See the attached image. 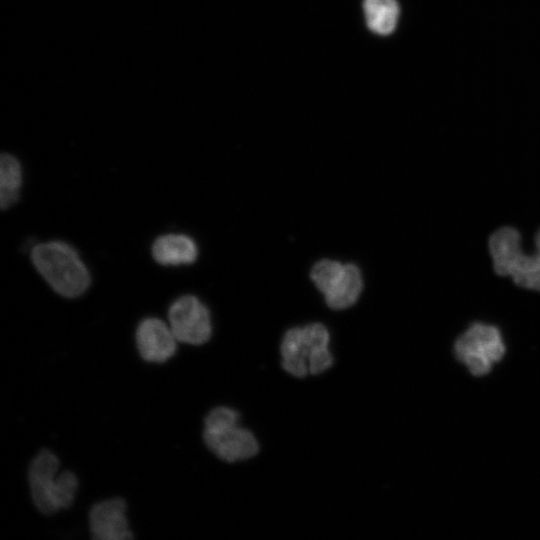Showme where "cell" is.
I'll return each mask as SVG.
<instances>
[{"label": "cell", "instance_id": "1", "mask_svg": "<svg viewBox=\"0 0 540 540\" xmlns=\"http://www.w3.org/2000/svg\"><path fill=\"white\" fill-rule=\"evenodd\" d=\"M493 271L509 278L517 287L540 292V227L532 242L511 225L500 226L488 237Z\"/></svg>", "mask_w": 540, "mask_h": 540}, {"label": "cell", "instance_id": "2", "mask_svg": "<svg viewBox=\"0 0 540 540\" xmlns=\"http://www.w3.org/2000/svg\"><path fill=\"white\" fill-rule=\"evenodd\" d=\"M454 359L474 378L489 375L507 353L502 327L484 319H472L458 332L451 346Z\"/></svg>", "mask_w": 540, "mask_h": 540}, {"label": "cell", "instance_id": "3", "mask_svg": "<svg viewBox=\"0 0 540 540\" xmlns=\"http://www.w3.org/2000/svg\"><path fill=\"white\" fill-rule=\"evenodd\" d=\"M31 259L46 282L64 297H78L90 284L85 264L77 252L64 242L50 241L36 245L31 251Z\"/></svg>", "mask_w": 540, "mask_h": 540}, {"label": "cell", "instance_id": "4", "mask_svg": "<svg viewBox=\"0 0 540 540\" xmlns=\"http://www.w3.org/2000/svg\"><path fill=\"white\" fill-rule=\"evenodd\" d=\"M59 460L47 449L41 450L31 461L28 483L36 508L46 515L69 508L78 489V479L71 471L59 473Z\"/></svg>", "mask_w": 540, "mask_h": 540}, {"label": "cell", "instance_id": "5", "mask_svg": "<svg viewBox=\"0 0 540 540\" xmlns=\"http://www.w3.org/2000/svg\"><path fill=\"white\" fill-rule=\"evenodd\" d=\"M329 332L320 323L289 329L283 336L280 352L283 369L294 377L320 374L333 364L328 349Z\"/></svg>", "mask_w": 540, "mask_h": 540}, {"label": "cell", "instance_id": "6", "mask_svg": "<svg viewBox=\"0 0 540 540\" xmlns=\"http://www.w3.org/2000/svg\"><path fill=\"white\" fill-rule=\"evenodd\" d=\"M239 419L237 411L219 406L212 409L204 420V443L219 459L229 463L251 458L259 450L254 434L240 427Z\"/></svg>", "mask_w": 540, "mask_h": 540}, {"label": "cell", "instance_id": "7", "mask_svg": "<svg viewBox=\"0 0 540 540\" xmlns=\"http://www.w3.org/2000/svg\"><path fill=\"white\" fill-rule=\"evenodd\" d=\"M168 320L172 332L180 342L198 346L211 337L209 310L193 295L176 299L168 310Z\"/></svg>", "mask_w": 540, "mask_h": 540}, {"label": "cell", "instance_id": "8", "mask_svg": "<svg viewBox=\"0 0 540 540\" xmlns=\"http://www.w3.org/2000/svg\"><path fill=\"white\" fill-rule=\"evenodd\" d=\"M127 505L115 497L95 503L89 511V527L97 540H127L133 537L126 517Z\"/></svg>", "mask_w": 540, "mask_h": 540}, {"label": "cell", "instance_id": "9", "mask_svg": "<svg viewBox=\"0 0 540 540\" xmlns=\"http://www.w3.org/2000/svg\"><path fill=\"white\" fill-rule=\"evenodd\" d=\"M135 338L139 355L147 362H166L177 350L178 340L170 326L158 318L142 320L137 327Z\"/></svg>", "mask_w": 540, "mask_h": 540}, {"label": "cell", "instance_id": "10", "mask_svg": "<svg viewBox=\"0 0 540 540\" xmlns=\"http://www.w3.org/2000/svg\"><path fill=\"white\" fill-rule=\"evenodd\" d=\"M154 259L162 265H180L194 262L198 248L192 238L183 234L159 236L152 245Z\"/></svg>", "mask_w": 540, "mask_h": 540}, {"label": "cell", "instance_id": "11", "mask_svg": "<svg viewBox=\"0 0 540 540\" xmlns=\"http://www.w3.org/2000/svg\"><path fill=\"white\" fill-rule=\"evenodd\" d=\"M362 276L354 264H345V271L335 286L324 295L327 305L332 309H345L352 306L362 290Z\"/></svg>", "mask_w": 540, "mask_h": 540}, {"label": "cell", "instance_id": "12", "mask_svg": "<svg viewBox=\"0 0 540 540\" xmlns=\"http://www.w3.org/2000/svg\"><path fill=\"white\" fill-rule=\"evenodd\" d=\"M368 28L379 35H389L396 28L399 6L396 0H364Z\"/></svg>", "mask_w": 540, "mask_h": 540}, {"label": "cell", "instance_id": "13", "mask_svg": "<svg viewBox=\"0 0 540 540\" xmlns=\"http://www.w3.org/2000/svg\"><path fill=\"white\" fill-rule=\"evenodd\" d=\"M22 184V169L19 161L9 153L0 158V204L2 209L14 204L19 197Z\"/></svg>", "mask_w": 540, "mask_h": 540}, {"label": "cell", "instance_id": "14", "mask_svg": "<svg viewBox=\"0 0 540 540\" xmlns=\"http://www.w3.org/2000/svg\"><path fill=\"white\" fill-rule=\"evenodd\" d=\"M345 264L334 260H321L311 270V279L320 292L325 295L340 280Z\"/></svg>", "mask_w": 540, "mask_h": 540}]
</instances>
